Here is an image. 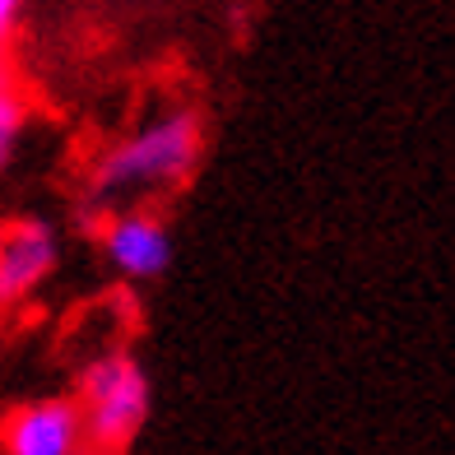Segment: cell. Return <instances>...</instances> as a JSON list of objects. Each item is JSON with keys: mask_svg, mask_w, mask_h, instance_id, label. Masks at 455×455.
<instances>
[{"mask_svg": "<svg viewBox=\"0 0 455 455\" xmlns=\"http://www.w3.org/2000/svg\"><path fill=\"white\" fill-rule=\"evenodd\" d=\"M200 144H204V131H200L196 112L181 108V112L158 116L154 126L121 140L98 163L93 196L108 200V196H126V191H163V186H177L196 172Z\"/></svg>", "mask_w": 455, "mask_h": 455, "instance_id": "obj_1", "label": "cell"}, {"mask_svg": "<svg viewBox=\"0 0 455 455\" xmlns=\"http://www.w3.org/2000/svg\"><path fill=\"white\" fill-rule=\"evenodd\" d=\"M75 409L84 423V446L116 451L140 437V427L149 423V377L135 354H102L93 358L75 381Z\"/></svg>", "mask_w": 455, "mask_h": 455, "instance_id": "obj_2", "label": "cell"}, {"mask_svg": "<svg viewBox=\"0 0 455 455\" xmlns=\"http://www.w3.org/2000/svg\"><path fill=\"white\" fill-rule=\"evenodd\" d=\"M84 446V423L66 395L19 404L0 423V455H75Z\"/></svg>", "mask_w": 455, "mask_h": 455, "instance_id": "obj_3", "label": "cell"}, {"mask_svg": "<svg viewBox=\"0 0 455 455\" xmlns=\"http://www.w3.org/2000/svg\"><path fill=\"white\" fill-rule=\"evenodd\" d=\"M56 237L47 223L19 219L0 228V307L24 302L37 283H47L56 270Z\"/></svg>", "mask_w": 455, "mask_h": 455, "instance_id": "obj_4", "label": "cell"}, {"mask_svg": "<svg viewBox=\"0 0 455 455\" xmlns=\"http://www.w3.org/2000/svg\"><path fill=\"white\" fill-rule=\"evenodd\" d=\"M102 251H108L112 270H121L126 279H158L172 265L168 223L149 210H126L102 228Z\"/></svg>", "mask_w": 455, "mask_h": 455, "instance_id": "obj_5", "label": "cell"}, {"mask_svg": "<svg viewBox=\"0 0 455 455\" xmlns=\"http://www.w3.org/2000/svg\"><path fill=\"white\" fill-rule=\"evenodd\" d=\"M24 121H28V102L14 89H5L0 93V168L14 158V144H19V135H24Z\"/></svg>", "mask_w": 455, "mask_h": 455, "instance_id": "obj_6", "label": "cell"}, {"mask_svg": "<svg viewBox=\"0 0 455 455\" xmlns=\"http://www.w3.org/2000/svg\"><path fill=\"white\" fill-rule=\"evenodd\" d=\"M19 5H24V0H0V52H5V43H10V33H14V19H19Z\"/></svg>", "mask_w": 455, "mask_h": 455, "instance_id": "obj_7", "label": "cell"}, {"mask_svg": "<svg viewBox=\"0 0 455 455\" xmlns=\"http://www.w3.org/2000/svg\"><path fill=\"white\" fill-rule=\"evenodd\" d=\"M5 89H14V84H10V60H5V52H0V93Z\"/></svg>", "mask_w": 455, "mask_h": 455, "instance_id": "obj_8", "label": "cell"}, {"mask_svg": "<svg viewBox=\"0 0 455 455\" xmlns=\"http://www.w3.org/2000/svg\"><path fill=\"white\" fill-rule=\"evenodd\" d=\"M75 455H116V451H98V446H79Z\"/></svg>", "mask_w": 455, "mask_h": 455, "instance_id": "obj_9", "label": "cell"}]
</instances>
